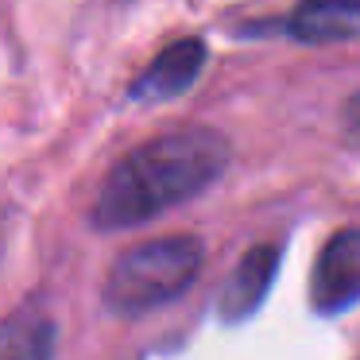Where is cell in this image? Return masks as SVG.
<instances>
[{"label": "cell", "mask_w": 360, "mask_h": 360, "mask_svg": "<svg viewBox=\"0 0 360 360\" xmlns=\"http://www.w3.org/2000/svg\"><path fill=\"white\" fill-rule=\"evenodd\" d=\"M314 306L321 314L360 302V229H341L326 240L314 264Z\"/></svg>", "instance_id": "cell-4"}, {"label": "cell", "mask_w": 360, "mask_h": 360, "mask_svg": "<svg viewBox=\"0 0 360 360\" xmlns=\"http://www.w3.org/2000/svg\"><path fill=\"white\" fill-rule=\"evenodd\" d=\"M55 318L35 306H20L0 321V360H55Z\"/></svg>", "instance_id": "cell-7"}, {"label": "cell", "mask_w": 360, "mask_h": 360, "mask_svg": "<svg viewBox=\"0 0 360 360\" xmlns=\"http://www.w3.org/2000/svg\"><path fill=\"white\" fill-rule=\"evenodd\" d=\"M341 132L352 148H360V89L341 105Z\"/></svg>", "instance_id": "cell-8"}, {"label": "cell", "mask_w": 360, "mask_h": 360, "mask_svg": "<svg viewBox=\"0 0 360 360\" xmlns=\"http://www.w3.org/2000/svg\"><path fill=\"white\" fill-rule=\"evenodd\" d=\"M275 271H279V248L275 244H259V248H248L244 259L236 264V271L229 275V287L221 295V314L229 321H240L256 310L267 298V287L275 283Z\"/></svg>", "instance_id": "cell-6"}, {"label": "cell", "mask_w": 360, "mask_h": 360, "mask_svg": "<svg viewBox=\"0 0 360 360\" xmlns=\"http://www.w3.org/2000/svg\"><path fill=\"white\" fill-rule=\"evenodd\" d=\"M287 35L298 43H345L360 35V0H298Z\"/></svg>", "instance_id": "cell-5"}, {"label": "cell", "mask_w": 360, "mask_h": 360, "mask_svg": "<svg viewBox=\"0 0 360 360\" xmlns=\"http://www.w3.org/2000/svg\"><path fill=\"white\" fill-rule=\"evenodd\" d=\"M229 140L213 128H174L132 148L97 186L89 221L101 233L136 229L198 198L225 174Z\"/></svg>", "instance_id": "cell-1"}, {"label": "cell", "mask_w": 360, "mask_h": 360, "mask_svg": "<svg viewBox=\"0 0 360 360\" xmlns=\"http://www.w3.org/2000/svg\"><path fill=\"white\" fill-rule=\"evenodd\" d=\"M202 264L205 244L190 233L132 244L120 252L117 264L105 275V306L120 318H140L148 310H159L194 287Z\"/></svg>", "instance_id": "cell-2"}, {"label": "cell", "mask_w": 360, "mask_h": 360, "mask_svg": "<svg viewBox=\"0 0 360 360\" xmlns=\"http://www.w3.org/2000/svg\"><path fill=\"white\" fill-rule=\"evenodd\" d=\"M205 58H210V51H205V43L194 39V35L167 43V47L136 74V82L128 86V97H132V101H148V105L182 97L198 78H202Z\"/></svg>", "instance_id": "cell-3"}]
</instances>
